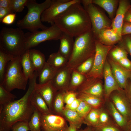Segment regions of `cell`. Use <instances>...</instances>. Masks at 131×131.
I'll use <instances>...</instances> for the list:
<instances>
[{
  "label": "cell",
  "instance_id": "cell-12",
  "mask_svg": "<svg viewBox=\"0 0 131 131\" xmlns=\"http://www.w3.org/2000/svg\"><path fill=\"white\" fill-rule=\"evenodd\" d=\"M68 127L65 119L60 116L53 114L41 115L42 131H65Z\"/></svg>",
  "mask_w": 131,
  "mask_h": 131
},
{
  "label": "cell",
  "instance_id": "cell-51",
  "mask_svg": "<svg viewBox=\"0 0 131 131\" xmlns=\"http://www.w3.org/2000/svg\"><path fill=\"white\" fill-rule=\"evenodd\" d=\"M11 13L8 10L0 7V21L8 14Z\"/></svg>",
  "mask_w": 131,
  "mask_h": 131
},
{
  "label": "cell",
  "instance_id": "cell-29",
  "mask_svg": "<svg viewBox=\"0 0 131 131\" xmlns=\"http://www.w3.org/2000/svg\"><path fill=\"white\" fill-rule=\"evenodd\" d=\"M62 114L67 120L69 124H72L77 128H80L83 123V120L76 111H74L64 107Z\"/></svg>",
  "mask_w": 131,
  "mask_h": 131
},
{
  "label": "cell",
  "instance_id": "cell-23",
  "mask_svg": "<svg viewBox=\"0 0 131 131\" xmlns=\"http://www.w3.org/2000/svg\"><path fill=\"white\" fill-rule=\"evenodd\" d=\"M76 92L77 98L86 102L93 108H100L105 103V100L104 98L82 92Z\"/></svg>",
  "mask_w": 131,
  "mask_h": 131
},
{
  "label": "cell",
  "instance_id": "cell-16",
  "mask_svg": "<svg viewBox=\"0 0 131 131\" xmlns=\"http://www.w3.org/2000/svg\"><path fill=\"white\" fill-rule=\"evenodd\" d=\"M113 75L120 88L124 90L128 80L131 77V70L122 67L110 58H107Z\"/></svg>",
  "mask_w": 131,
  "mask_h": 131
},
{
  "label": "cell",
  "instance_id": "cell-41",
  "mask_svg": "<svg viewBox=\"0 0 131 131\" xmlns=\"http://www.w3.org/2000/svg\"><path fill=\"white\" fill-rule=\"evenodd\" d=\"M93 128L95 131H122L115 123L98 126Z\"/></svg>",
  "mask_w": 131,
  "mask_h": 131
},
{
  "label": "cell",
  "instance_id": "cell-6",
  "mask_svg": "<svg viewBox=\"0 0 131 131\" xmlns=\"http://www.w3.org/2000/svg\"><path fill=\"white\" fill-rule=\"evenodd\" d=\"M28 80L23 72L20 56L14 57L8 62L3 80L0 84L9 92L16 89L25 90Z\"/></svg>",
  "mask_w": 131,
  "mask_h": 131
},
{
  "label": "cell",
  "instance_id": "cell-8",
  "mask_svg": "<svg viewBox=\"0 0 131 131\" xmlns=\"http://www.w3.org/2000/svg\"><path fill=\"white\" fill-rule=\"evenodd\" d=\"M63 32L55 24L46 29L25 33L26 49L29 50L47 41L59 40Z\"/></svg>",
  "mask_w": 131,
  "mask_h": 131
},
{
  "label": "cell",
  "instance_id": "cell-47",
  "mask_svg": "<svg viewBox=\"0 0 131 131\" xmlns=\"http://www.w3.org/2000/svg\"><path fill=\"white\" fill-rule=\"evenodd\" d=\"M131 34V23L127 21H124L121 32L122 37L123 35Z\"/></svg>",
  "mask_w": 131,
  "mask_h": 131
},
{
  "label": "cell",
  "instance_id": "cell-57",
  "mask_svg": "<svg viewBox=\"0 0 131 131\" xmlns=\"http://www.w3.org/2000/svg\"><path fill=\"white\" fill-rule=\"evenodd\" d=\"M0 131H1L0 130Z\"/></svg>",
  "mask_w": 131,
  "mask_h": 131
},
{
  "label": "cell",
  "instance_id": "cell-5",
  "mask_svg": "<svg viewBox=\"0 0 131 131\" xmlns=\"http://www.w3.org/2000/svg\"><path fill=\"white\" fill-rule=\"evenodd\" d=\"M51 0H46L41 3H37L34 0H28L26 6L28 9L27 13L22 19L18 20L16 25L20 29H26L31 32H34L39 29L44 30L48 27L42 23L41 14L50 6Z\"/></svg>",
  "mask_w": 131,
  "mask_h": 131
},
{
  "label": "cell",
  "instance_id": "cell-4",
  "mask_svg": "<svg viewBox=\"0 0 131 131\" xmlns=\"http://www.w3.org/2000/svg\"><path fill=\"white\" fill-rule=\"evenodd\" d=\"M26 39L22 30L19 28L3 27L0 33V49L15 57L26 51Z\"/></svg>",
  "mask_w": 131,
  "mask_h": 131
},
{
  "label": "cell",
  "instance_id": "cell-11",
  "mask_svg": "<svg viewBox=\"0 0 131 131\" xmlns=\"http://www.w3.org/2000/svg\"><path fill=\"white\" fill-rule=\"evenodd\" d=\"M109 99L128 121L131 119V103L127 97L124 90L113 91Z\"/></svg>",
  "mask_w": 131,
  "mask_h": 131
},
{
  "label": "cell",
  "instance_id": "cell-42",
  "mask_svg": "<svg viewBox=\"0 0 131 131\" xmlns=\"http://www.w3.org/2000/svg\"><path fill=\"white\" fill-rule=\"evenodd\" d=\"M29 122L22 121L17 122L12 126V131H28L30 130Z\"/></svg>",
  "mask_w": 131,
  "mask_h": 131
},
{
  "label": "cell",
  "instance_id": "cell-54",
  "mask_svg": "<svg viewBox=\"0 0 131 131\" xmlns=\"http://www.w3.org/2000/svg\"><path fill=\"white\" fill-rule=\"evenodd\" d=\"M77 131H95L93 127L87 126L86 127L83 129L77 130Z\"/></svg>",
  "mask_w": 131,
  "mask_h": 131
},
{
  "label": "cell",
  "instance_id": "cell-20",
  "mask_svg": "<svg viewBox=\"0 0 131 131\" xmlns=\"http://www.w3.org/2000/svg\"><path fill=\"white\" fill-rule=\"evenodd\" d=\"M103 44L109 46H113L120 41L122 38L115 33L111 27L101 31L95 38Z\"/></svg>",
  "mask_w": 131,
  "mask_h": 131
},
{
  "label": "cell",
  "instance_id": "cell-3",
  "mask_svg": "<svg viewBox=\"0 0 131 131\" xmlns=\"http://www.w3.org/2000/svg\"><path fill=\"white\" fill-rule=\"evenodd\" d=\"M95 38L91 29L75 38L71 54L66 66L74 70L87 59L94 55Z\"/></svg>",
  "mask_w": 131,
  "mask_h": 131
},
{
  "label": "cell",
  "instance_id": "cell-22",
  "mask_svg": "<svg viewBox=\"0 0 131 131\" xmlns=\"http://www.w3.org/2000/svg\"><path fill=\"white\" fill-rule=\"evenodd\" d=\"M29 50L30 58L35 71L39 73L46 62L44 55L40 50L37 49H30Z\"/></svg>",
  "mask_w": 131,
  "mask_h": 131
},
{
  "label": "cell",
  "instance_id": "cell-39",
  "mask_svg": "<svg viewBox=\"0 0 131 131\" xmlns=\"http://www.w3.org/2000/svg\"><path fill=\"white\" fill-rule=\"evenodd\" d=\"M28 0H10V10L12 13L22 12L26 6Z\"/></svg>",
  "mask_w": 131,
  "mask_h": 131
},
{
  "label": "cell",
  "instance_id": "cell-2",
  "mask_svg": "<svg viewBox=\"0 0 131 131\" xmlns=\"http://www.w3.org/2000/svg\"><path fill=\"white\" fill-rule=\"evenodd\" d=\"M81 0L74 3L57 16L54 21L63 33L76 37L90 30L91 22Z\"/></svg>",
  "mask_w": 131,
  "mask_h": 131
},
{
  "label": "cell",
  "instance_id": "cell-24",
  "mask_svg": "<svg viewBox=\"0 0 131 131\" xmlns=\"http://www.w3.org/2000/svg\"><path fill=\"white\" fill-rule=\"evenodd\" d=\"M31 101L35 109L42 115L53 114L44 100L35 90L32 97Z\"/></svg>",
  "mask_w": 131,
  "mask_h": 131
},
{
  "label": "cell",
  "instance_id": "cell-37",
  "mask_svg": "<svg viewBox=\"0 0 131 131\" xmlns=\"http://www.w3.org/2000/svg\"><path fill=\"white\" fill-rule=\"evenodd\" d=\"M16 96L7 90L0 84V105L4 106L14 101Z\"/></svg>",
  "mask_w": 131,
  "mask_h": 131
},
{
  "label": "cell",
  "instance_id": "cell-27",
  "mask_svg": "<svg viewBox=\"0 0 131 131\" xmlns=\"http://www.w3.org/2000/svg\"><path fill=\"white\" fill-rule=\"evenodd\" d=\"M21 64L22 71L28 80L33 75L35 71L30 58L29 50H27L21 56Z\"/></svg>",
  "mask_w": 131,
  "mask_h": 131
},
{
  "label": "cell",
  "instance_id": "cell-50",
  "mask_svg": "<svg viewBox=\"0 0 131 131\" xmlns=\"http://www.w3.org/2000/svg\"><path fill=\"white\" fill-rule=\"evenodd\" d=\"M10 0H0V7L5 8L10 11Z\"/></svg>",
  "mask_w": 131,
  "mask_h": 131
},
{
  "label": "cell",
  "instance_id": "cell-17",
  "mask_svg": "<svg viewBox=\"0 0 131 131\" xmlns=\"http://www.w3.org/2000/svg\"><path fill=\"white\" fill-rule=\"evenodd\" d=\"M130 7V3L128 1L119 0L115 16L112 22L111 28L115 33L122 38L121 30L125 15Z\"/></svg>",
  "mask_w": 131,
  "mask_h": 131
},
{
  "label": "cell",
  "instance_id": "cell-55",
  "mask_svg": "<svg viewBox=\"0 0 131 131\" xmlns=\"http://www.w3.org/2000/svg\"><path fill=\"white\" fill-rule=\"evenodd\" d=\"M127 131H131V119L128 122Z\"/></svg>",
  "mask_w": 131,
  "mask_h": 131
},
{
  "label": "cell",
  "instance_id": "cell-52",
  "mask_svg": "<svg viewBox=\"0 0 131 131\" xmlns=\"http://www.w3.org/2000/svg\"><path fill=\"white\" fill-rule=\"evenodd\" d=\"M124 21H127L131 23V8H130L125 14Z\"/></svg>",
  "mask_w": 131,
  "mask_h": 131
},
{
  "label": "cell",
  "instance_id": "cell-34",
  "mask_svg": "<svg viewBox=\"0 0 131 131\" xmlns=\"http://www.w3.org/2000/svg\"><path fill=\"white\" fill-rule=\"evenodd\" d=\"M41 115L40 112L35 109L28 122L31 131H41Z\"/></svg>",
  "mask_w": 131,
  "mask_h": 131
},
{
  "label": "cell",
  "instance_id": "cell-32",
  "mask_svg": "<svg viewBox=\"0 0 131 131\" xmlns=\"http://www.w3.org/2000/svg\"><path fill=\"white\" fill-rule=\"evenodd\" d=\"M100 108H92L83 119L84 123L93 127L98 124Z\"/></svg>",
  "mask_w": 131,
  "mask_h": 131
},
{
  "label": "cell",
  "instance_id": "cell-28",
  "mask_svg": "<svg viewBox=\"0 0 131 131\" xmlns=\"http://www.w3.org/2000/svg\"><path fill=\"white\" fill-rule=\"evenodd\" d=\"M68 60L58 51L53 53L49 56L47 62L58 69L67 65Z\"/></svg>",
  "mask_w": 131,
  "mask_h": 131
},
{
  "label": "cell",
  "instance_id": "cell-1",
  "mask_svg": "<svg viewBox=\"0 0 131 131\" xmlns=\"http://www.w3.org/2000/svg\"><path fill=\"white\" fill-rule=\"evenodd\" d=\"M38 73L35 71L29 79V86L25 94L20 99L0 106V130L9 131L17 122H29L35 109L31 100L35 90Z\"/></svg>",
  "mask_w": 131,
  "mask_h": 131
},
{
  "label": "cell",
  "instance_id": "cell-26",
  "mask_svg": "<svg viewBox=\"0 0 131 131\" xmlns=\"http://www.w3.org/2000/svg\"><path fill=\"white\" fill-rule=\"evenodd\" d=\"M57 70L46 62L41 70L38 73L39 84H42L51 81Z\"/></svg>",
  "mask_w": 131,
  "mask_h": 131
},
{
  "label": "cell",
  "instance_id": "cell-7",
  "mask_svg": "<svg viewBox=\"0 0 131 131\" xmlns=\"http://www.w3.org/2000/svg\"><path fill=\"white\" fill-rule=\"evenodd\" d=\"M81 3L89 16L95 38L102 30L111 27L112 22L92 3V0H81Z\"/></svg>",
  "mask_w": 131,
  "mask_h": 131
},
{
  "label": "cell",
  "instance_id": "cell-18",
  "mask_svg": "<svg viewBox=\"0 0 131 131\" xmlns=\"http://www.w3.org/2000/svg\"><path fill=\"white\" fill-rule=\"evenodd\" d=\"M35 90L44 100L50 110L53 113L52 103L58 90L53 85L51 81L42 84L36 83Z\"/></svg>",
  "mask_w": 131,
  "mask_h": 131
},
{
  "label": "cell",
  "instance_id": "cell-38",
  "mask_svg": "<svg viewBox=\"0 0 131 131\" xmlns=\"http://www.w3.org/2000/svg\"><path fill=\"white\" fill-rule=\"evenodd\" d=\"M114 123H115L103 106L100 108L98 124L96 127Z\"/></svg>",
  "mask_w": 131,
  "mask_h": 131
},
{
  "label": "cell",
  "instance_id": "cell-40",
  "mask_svg": "<svg viewBox=\"0 0 131 131\" xmlns=\"http://www.w3.org/2000/svg\"><path fill=\"white\" fill-rule=\"evenodd\" d=\"M92 108L86 102L81 100L76 112L83 120Z\"/></svg>",
  "mask_w": 131,
  "mask_h": 131
},
{
  "label": "cell",
  "instance_id": "cell-13",
  "mask_svg": "<svg viewBox=\"0 0 131 131\" xmlns=\"http://www.w3.org/2000/svg\"><path fill=\"white\" fill-rule=\"evenodd\" d=\"M76 92L85 93L104 98V89L101 79L93 77L87 78L78 88Z\"/></svg>",
  "mask_w": 131,
  "mask_h": 131
},
{
  "label": "cell",
  "instance_id": "cell-19",
  "mask_svg": "<svg viewBox=\"0 0 131 131\" xmlns=\"http://www.w3.org/2000/svg\"><path fill=\"white\" fill-rule=\"evenodd\" d=\"M105 100L103 106L109 113L114 121L122 131H127L128 121L116 109L109 98Z\"/></svg>",
  "mask_w": 131,
  "mask_h": 131
},
{
  "label": "cell",
  "instance_id": "cell-56",
  "mask_svg": "<svg viewBox=\"0 0 131 131\" xmlns=\"http://www.w3.org/2000/svg\"><path fill=\"white\" fill-rule=\"evenodd\" d=\"M129 79L131 80V77Z\"/></svg>",
  "mask_w": 131,
  "mask_h": 131
},
{
  "label": "cell",
  "instance_id": "cell-48",
  "mask_svg": "<svg viewBox=\"0 0 131 131\" xmlns=\"http://www.w3.org/2000/svg\"><path fill=\"white\" fill-rule=\"evenodd\" d=\"M81 101L79 99L77 98L70 104L66 105L65 108L73 111H76Z\"/></svg>",
  "mask_w": 131,
  "mask_h": 131
},
{
  "label": "cell",
  "instance_id": "cell-58",
  "mask_svg": "<svg viewBox=\"0 0 131 131\" xmlns=\"http://www.w3.org/2000/svg\"></svg>",
  "mask_w": 131,
  "mask_h": 131
},
{
  "label": "cell",
  "instance_id": "cell-10",
  "mask_svg": "<svg viewBox=\"0 0 131 131\" xmlns=\"http://www.w3.org/2000/svg\"><path fill=\"white\" fill-rule=\"evenodd\" d=\"M80 0H51L50 6L42 13L41 17L42 22L51 25L54 24L56 18L72 4Z\"/></svg>",
  "mask_w": 131,
  "mask_h": 131
},
{
  "label": "cell",
  "instance_id": "cell-9",
  "mask_svg": "<svg viewBox=\"0 0 131 131\" xmlns=\"http://www.w3.org/2000/svg\"><path fill=\"white\" fill-rule=\"evenodd\" d=\"M95 52L93 66L91 71L86 76L87 78L101 79L107 56L113 46L104 45L95 39Z\"/></svg>",
  "mask_w": 131,
  "mask_h": 131
},
{
  "label": "cell",
  "instance_id": "cell-45",
  "mask_svg": "<svg viewBox=\"0 0 131 131\" xmlns=\"http://www.w3.org/2000/svg\"><path fill=\"white\" fill-rule=\"evenodd\" d=\"M116 62L123 68L131 70V61L127 57L123 58Z\"/></svg>",
  "mask_w": 131,
  "mask_h": 131
},
{
  "label": "cell",
  "instance_id": "cell-30",
  "mask_svg": "<svg viewBox=\"0 0 131 131\" xmlns=\"http://www.w3.org/2000/svg\"><path fill=\"white\" fill-rule=\"evenodd\" d=\"M87 78L85 75L73 70L68 90L76 92Z\"/></svg>",
  "mask_w": 131,
  "mask_h": 131
},
{
  "label": "cell",
  "instance_id": "cell-31",
  "mask_svg": "<svg viewBox=\"0 0 131 131\" xmlns=\"http://www.w3.org/2000/svg\"><path fill=\"white\" fill-rule=\"evenodd\" d=\"M66 91H58L57 92L52 104V111L54 113H62L64 108V97Z\"/></svg>",
  "mask_w": 131,
  "mask_h": 131
},
{
  "label": "cell",
  "instance_id": "cell-15",
  "mask_svg": "<svg viewBox=\"0 0 131 131\" xmlns=\"http://www.w3.org/2000/svg\"><path fill=\"white\" fill-rule=\"evenodd\" d=\"M103 77L104 82V89L105 100L109 98L110 94L113 91L123 90L120 88L115 79L107 59L104 67Z\"/></svg>",
  "mask_w": 131,
  "mask_h": 131
},
{
  "label": "cell",
  "instance_id": "cell-46",
  "mask_svg": "<svg viewBox=\"0 0 131 131\" xmlns=\"http://www.w3.org/2000/svg\"><path fill=\"white\" fill-rule=\"evenodd\" d=\"M16 17V13H11L4 17L0 22L6 25H11L15 21Z\"/></svg>",
  "mask_w": 131,
  "mask_h": 131
},
{
  "label": "cell",
  "instance_id": "cell-43",
  "mask_svg": "<svg viewBox=\"0 0 131 131\" xmlns=\"http://www.w3.org/2000/svg\"><path fill=\"white\" fill-rule=\"evenodd\" d=\"M77 93L76 92L67 90L64 94V100L66 105L71 103L77 98Z\"/></svg>",
  "mask_w": 131,
  "mask_h": 131
},
{
  "label": "cell",
  "instance_id": "cell-33",
  "mask_svg": "<svg viewBox=\"0 0 131 131\" xmlns=\"http://www.w3.org/2000/svg\"><path fill=\"white\" fill-rule=\"evenodd\" d=\"M14 58L0 49V83L3 80L8 63Z\"/></svg>",
  "mask_w": 131,
  "mask_h": 131
},
{
  "label": "cell",
  "instance_id": "cell-44",
  "mask_svg": "<svg viewBox=\"0 0 131 131\" xmlns=\"http://www.w3.org/2000/svg\"><path fill=\"white\" fill-rule=\"evenodd\" d=\"M119 45L123 47L131 57V37H127L119 42Z\"/></svg>",
  "mask_w": 131,
  "mask_h": 131
},
{
  "label": "cell",
  "instance_id": "cell-21",
  "mask_svg": "<svg viewBox=\"0 0 131 131\" xmlns=\"http://www.w3.org/2000/svg\"><path fill=\"white\" fill-rule=\"evenodd\" d=\"M73 38L63 32L59 39L60 43L58 52L68 60L73 48L74 42Z\"/></svg>",
  "mask_w": 131,
  "mask_h": 131
},
{
  "label": "cell",
  "instance_id": "cell-53",
  "mask_svg": "<svg viewBox=\"0 0 131 131\" xmlns=\"http://www.w3.org/2000/svg\"><path fill=\"white\" fill-rule=\"evenodd\" d=\"M69 124V126L67 127L65 131H77V129L76 126L71 124Z\"/></svg>",
  "mask_w": 131,
  "mask_h": 131
},
{
  "label": "cell",
  "instance_id": "cell-49",
  "mask_svg": "<svg viewBox=\"0 0 131 131\" xmlns=\"http://www.w3.org/2000/svg\"><path fill=\"white\" fill-rule=\"evenodd\" d=\"M124 90L127 97L131 103V80L129 79L127 81Z\"/></svg>",
  "mask_w": 131,
  "mask_h": 131
},
{
  "label": "cell",
  "instance_id": "cell-35",
  "mask_svg": "<svg viewBox=\"0 0 131 131\" xmlns=\"http://www.w3.org/2000/svg\"><path fill=\"white\" fill-rule=\"evenodd\" d=\"M109 53L110 58L116 62L123 58L127 57L128 53L123 47L119 45L112 48Z\"/></svg>",
  "mask_w": 131,
  "mask_h": 131
},
{
  "label": "cell",
  "instance_id": "cell-14",
  "mask_svg": "<svg viewBox=\"0 0 131 131\" xmlns=\"http://www.w3.org/2000/svg\"><path fill=\"white\" fill-rule=\"evenodd\" d=\"M73 70L66 66L57 70L51 82L57 90H68Z\"/></svg>",
  "mask_w": 131,
  "mask_h": 131
},
{
  "label": "cell",
  "instance_id": "cell-36",
  "mask_svg": "<svg viewBox=\"0 0 131 131\" xmlns=\"http://www.w3.org/2000/svg\"><path fill=\"white\" fill-rule=\"evenodd\" d=\"M94 55L87 59L73 70L86 76L92 68Z\"/></svg>",
  "mask_w": 131,
  "mask_h": 131
},
{
  "label": "cell",
  "instance_id": "cell-25",
  "mask_svg": "<svg viewBox=\"0 0 131 131\" xmlns=\"http://www.w3.org/2000/svg\"><path fill=\"white\" fill-rule=\"evenodd\" d=\"M119 1L116 0H92L93 3L98 6L105 10L111 19L114 17Z\"/></svg>",
  "mask_w": 131,
  "mask_h": 131
}]
</instances>
